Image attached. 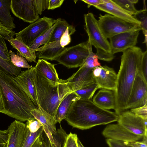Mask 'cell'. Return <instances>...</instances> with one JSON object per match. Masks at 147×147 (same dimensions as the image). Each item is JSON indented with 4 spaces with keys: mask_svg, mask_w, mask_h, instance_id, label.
Segmentation results:
<instances>
[{
    "mask_svg": "<svg viewBox=\"0 0 147 147\" xmlns=\"http://www.w3.org/2000/svg\"><path fill=\"white\" fill-rule=\"evenodd\" d=\"M35 69L34 66L26 70L21 71L18 76H14V78L37 108L38 103L33 80Z\"/></svg>",
    "mask_w": 147,
    "mask_h": 147,
    "instance_id": "14",
    "label": "cell"
},
{
    "mask_svg": "<svg viewBox=\"0 0 147 147\" xmlns=\"http://www.w3.org/2000/svg\"><path fill=\"white\" fill-rule=\"evenodd\" d=\"M42 133L37 137L31 147H42Z\"/></svg>",
    "mask_w": 147,
    "mask_h": 147,
    "instance_id": "50",
    "label": "cell"
},
{
    "mask_svg": "<svg viewBox=\"0 0 147 147\" xmlns=\"http://www.w3.org/2000/svg\"><path fill=\"white\" fill-rule=\"evenodd\" d=\"M106 142L109 147H132L125 144L123 142L107 139Z\"/></svg>",
    "mask_w": 147,
    "mask_h": 147,
    "instance_id": "46",
    "label": "cell"
},
{
    "mask_svg": "<svg viewBox=\"0 0 147 147\" xmlns=\"http://www.w3.org/2000/svg\"><path fill=\"white\" fill-rule=\"evenodd\" d=\"M102 4L95 6L96 8L127 22L140 26V22L112 0H103Z\"/></svg>",
    "mask_w": 147,
    "mask_h": 147,
    "instance_id": "18",
    "label": "cell"
},
{
    "mask_svg": "<svg viewBox=\"0 0 147 147\" xmlns=\"http://www.w3.org/2000/svg\"><path fill=\"white\" fill-rule=\"evenodd\" d=\"M29 131L31 132L35 133L42 126V124L36 119H30L27 121L26 124Z\"/></svg>",
    "mask_w": 147,
    "mask_h": 147,
    "instance_id": "41",
    "label": "cell"
},
{
    "mask_svg": "<svg viewBox=\"0 0 147 147\" xmlns=\"http://www.w3.org/2000/svg\"><path fill=\"white\" fill-rule=\"evenodd\" d=\"M12 47L17 51L19 54L30 62L37 63L36 53L26 45L20 36L7 40Z\"/></svg>",
    "mask_w": 147,
    "mask_h": 147,
    "instance_id": "23",
    "label": "cell"
},
{
    "mask_svg": "<svg viewBox=\"0 0 147 147\" xmlns=\"http://www.w3.org/2000/svg\"><path fill=\"white\" fill-rule=\"evenodd\" d=\"M64 0H49L48 9L53 10L60 7Z\"/></svg>",
    "mask_w": 147,
    "mask_h": 147,
    "instance_id": "47",
    "label": "cell"
},
{
    "mask_svg": "<svg viewBox=\"0 0 147 147\" xmlns=\"http://www.w3.org/2000/svg\"><path fill=\"white\" fill-rule=\"evenodd\" d=\"M139 71L147 80V51L143 52Z\"/></svg>",
    "mask_w": 147,
    "mask_h": 147,
    "instance_id": "42",
    "label": "cell"
},
{
    "mask_svg": "<svg viewBox=\"0 0 147 147\" xmlns=\"http://www.w3.org/2000/svg\"><path fill=\"white\" fill-rule=\"evenodd\" d=\"M117 75L113 69L106 65L100 66L99 71L94 77L99 88L115 90Z\"/></svg>",
    "mask_w": 147,
    "mask_h": 147,
    "instance_id": "17",
    "label": "cell"
},
{
    "mask_svg": "<svg viewBox=\"0 0 147 147\" xmlns=\"http://www.w3.org/2000/svg\"><path fill=\"white\" fill-rule=\"evenodd\" d=\"M10 60L12 63L15 66L19 68H30L32 67L29 65L26 60L20 55L18 52L16 54L11 50L9 51Z\"/></svg>",
    "mask_w": 147,
    "mask_h": 147,
    "instance_id": "32",
    "label": "cell"
},
{
    "mask_svg": "<svg viewBox=\"0 0 147 147\" xmlns=\"http://www.w3.org/2000/svg\"><path fill=\"white\" fill-rule=\"evenodd\" d=\"M11 0H0V23L6 27L12 30L16 28L13 18L10 11Z\"/></svg>",
    "mask_w": 147,
    "mask_h": 147,
    "instance_id": "25",
    "label": "cell"
},
{
    "mask_svg": "<svg viewBox=\"0 0 147 147\" xmlns=\"http://www.w3.org/2000/svg\"><path fill=\"white\" fill-rule=\"evenodd\" d=\"M98 20L99 27L104 36L109 39L117 34L139 29L140 25L131 23L109 14H100Z\"/></svg>",
    "mask_w": 147,
    "mask_h": 147,
    "instance_id": "5",
    "label": "cell"
},
{
    "mask_svg": "<svg viewBox=\"0 0 147 147\" xmlns=\"http://www.w3.org/2000/svg\"><path fill=\"white\" fill-rule=\"evenodd\" d=\"M102 134L107 139L123 142L141 141L144 137L132 133L118 123L108 124Z\"/></svg>",
    "mask_w": 147,
    "mask_h": 147,
    "instance_id": "13",
    "label": "cell"
},
{
    "mask_svg": "<svg viewBox=\"0 0 147 147\" xmlns=\"http://www.w3.org/2000/svg\"><path fill=\"white\" fill-rule=\"evenodd\" d=\"M42 136V147H53L49 138L44 131Z\"/></svg>",
    "mask_w": 147,
    "mask_h": 147,
    "instance_id": "49",
    "label": "cell"
},
{
    "mask_svg": "<svg viewBox=\"0 0 147 147\" xmlns=\"http://www.w3.org/2000/svg\"><path fill=\"white\" fill-rule=\"evenodd\" d=\"M139 69L127 102L126 110L141 107L147 104V81Z\"/></svg>",
    "mask_w": 147,
    "mask_h": 147,
    "instance_id": "9",
    "label": "cell"
},
{
    "mask_svg": "<svg viewBox=\"0 0 147 147\" xmlns=\"http://www.w3.org/2000/svg\"><path fill=\"white\" fill-rule=\"evenodd\" d=\"M9 137L7 147H21L29 130L25 124L15 120L9 125Z\"/></svg>",
    "mask_w": 147,
    "mask_h": 147,
    "instance_id": "16",
    "label": "cell"
},
{
    "mask_svg": "<svg viewBox=\"0 0 147 147\" xmlns=\"http://www.w3.org/2000/svg\"><path fill=\"white\" fill-rule=\"evenodd\" d=\"M0 90L4 106L3 113L22 122L35 119L31 112L36 106L14 77L1 70Z\"/></svg>",
    "mask_w": 147,
    "mask_h": 147,
    "instance_id": "1",
    "label": "cell"
},
{
    "mask_svg": "<svg viewBox=\"0 0 147 147\" xmlns=\"http://www.w3.org/2000/svg\"><path fill=\"white\" fill-rule=\"evenodd\" d=\"M82 1L88 4V7H90L91 6L94 7L102 4L103 3V0H82Z\"/></svg>",
    "mask_w": 147,
    "mask_h": 147,
    "instance_id": "48",
    "label": "cell"
},
{
    "mask_svg": "<svg viewBox=\"0 0 147 147\" xmlns=\"http://www.w3.org/2000/svg\"><path fill=\"white\" fill-rule=\"evenodd\" d=\"M10 9L15 16L26 22L32 23L40 18L34 0H11Z\"/></svg>",
    "mask_w": 147,
    "mask_h": 147,
    "instance_id": "10",
    "label": "cell"
},
{
    "mask_svg": "<svg viewBox=\"0 0 147 147\" xmlns=\"http://www.w3.org/2000/svg\"><path fill=\"white\" fill-rule=\"evenodd\" d=\"M0 70L13 76H18L21 71V68L14 66L11 61L5 60L0 57Z\"/></svg>",
    "mask_w": 147,
    "mask_h": 147,
    "instance_id": "30",
    "label": "cell"
},
{
    "mask_svg": "<svg viewBox=\"0 0 147 147\" xmlns=\"http://www.w3.org/2000/svg\"><path fill=\"white\" fill-rule=\"evenodd\" d=\"M76 30L75 27L73 25L67 28L59 40L60 45L62 47H65L70 43L71 40L70 36L74 34Z\"/></svg>",
    "mask_w": 147,
    "mask_h": 147,
    "instance_id": "34",
    "label": "cell"
},
{
    "mask_svg": "<svg viewBox=\"0 0 147 147\" xmlns=\"http://www.w3.org/2000/svg\"><path fill=\"white\" fill-rule=\"evenodd\" d=\"M0 57L5 60L11 61L9 51L5 40L0 37Z\"/></svg>",
    "mask_w": 147,
    "mask_h": 147,
    "instance_id": "38",
    "label": "cell"
},
{
    "mask_svg": "<svg viewBox=\"0 0 147 147\" xmlns=\"http://www.w3.org/2000/svg\"><path fill=\"white\" fill-rule=\"evenodd\" d=\"M92 101L102 109L115 110L116 106L115 90L101 88L94 96Z\"/></svg>",
    "mask_w": 147,
    "mask_h": 147,
    "instance_id": "19",
    "label": "cell"
},
{
    "mask_svg": "<svg viewBox=\"0 0 147 147\" xmlns=\"http://www.w3.org/2000/svg\"><path fill=\"white\" fill-rule=\"evenodd\" d=\"M99 88L95 82L86 87L75 92L80 99L92 100L96 91Z\"/></svg>",
    "mask_w": 147,
    "mask_h": 147,
    "instance_id": "29",
    "label": "cell"
},
{
    "mask_svg": "<svg viewBox=\"0 0 147 147\" xmlns=\"http://www.w3.org/2000/svg\"><path fill=\"white\" fill-rule=\"evenodd\" d=\"M119 116L118 124L135 134L147 137V120L129 111L122 112Z\"/></svg>",
    "mask_w": 147,
    "mask_h": 147,
    "instance_id": "11",
    "label": "cell"
},
{
    "mask_svg": "<svg viewBox=\"0 0 147 147\" xmlns=\"http://www.w3.org/2000/svg\"><path fill=\"white\" fill-rule=\"evenodd\" d=\"M36 69L54 85L59 82V78L55 65L47 60L39 59L35 66Z\"/></svg>",
    "mask_w": 147,
    "mask_h": 147,
    "instance_id": "22",
    "label": "cell"
},
{
    "mask_svg": "<svg viewBox=\"0 0 147 147\" xmlns=\"http://www.w3.org/2000/svg\"><path fill=\"white\" fill-rule=\"evenodd\" d=\"M60 45V41L50 42L37 49L36 57L53 61L66 49Z\"/></svg>",
    "mask_w": 147,
    "mask_h": 147,
    "instance_id": "20",
    "label": "cell"
},
{
    "mask_svg": "<svg viewBox=\"0 0 147 147\" xmlns=\"http://www.w3.org/2000/svg\"><path fill=\"white\" fill-rule=\"evenodd\" d=\"M93 68L83 64L78 71L67 79L74 92L90 85L95 82L93 74Z\"/></svg>",
    "mask_w": 147,
    "mask_h": 147,
    "instance_id": "15",
    "label": "cell"
},
{
    "mask_svg": "<svg viewBox=\"0 0 147 147\" xmlns=\"http://www.w3.org/2000/svg\"><path fill=\"white\" fill-rule=\"evenodd\" d=\"M140 30L138 29L122 33L110 38L111 53L114 55L136 46Z\"/></svg>",
    "mask_w": 147,
    "mask_h": 147,
    "instance_id": "12",
    "label": "cell"
},
{
    "mask_svg": "<svg viewBox=\"0 0 147 147\" xmlns=\"http://www.w3.org/2000/svg\"><path fill=\"white\" fill-rule=\"evenodd\" d=\"M121 63L117 74L115 90L116 106L115 112L118 115L126 111L127 102L138 72L140 68L143 52L135 46L123 52Z\"/></svg>",
    "mask_w": 147,
    "mask_h": 147,
    "instance_id": "2",
    "label": "cell"
},
{
    "mask_svg": "<svg viewBox=\"0 0 147 147\" xmlns=\"http://www.w3.org/2000/svg\"><path fill=\"white\" fill-rule=\"evenodd\" d=\"M88 42L80 43L65 49L54 59L68 68L80 67L89 55Z\"/></svg>",
    "mask_w": 147,
    "mask_h": 147,
    "instance_id": "6",
    "label": "cell"
},
{
    "mask_svg": "<svg viewBox=\"0 0 147 147\" xmlns=\"http://www.w3.org/2000/svg\"><path fill=\"white\" fill-rule=\"evenodd\" d=\"M147 104L141 107L131 109L130 111L136 115L147 120Z\"/></svg>",
    "mask_w": 147,
    "mask_h": 147,
    "instance_id": "43",
    "label": "cell"
},
{
    "mask_svg": "<svg viewBox=\"0 0 147 147\" xmlns=\"http://www.w3.org/2000/svg\"><path fill=\"white\" fill-rule=\"evenodd\" d=\"M96 49V52L95 53L96 58L98 59L107 61H110L113 60L114 57V55L108 53L99 49Z\"/></svg>",
    "mask_w": 147,
    "mask_h": 147,
    "instance_id": "36",
    "label": "cell"
},
{
    "mask_svg": "<svg viewBox=\"0 0 147 147\" xmlns=\"http://www.w3.org/2000/svg\"><path fill=\"white\" fill-rule=\"evenodd\" d=\"M80 98L75 92L66 96L61 101L58 107L54 118L56 123L61 125V122L65 119L67 114L72 104Z\"/></svg>",
    "mask_w": 147,
    "mask_h": 147,
    "instance_id": "24",
    "label": "cell"
},
{
    "mask_svg": "<svg viewBox=\"0 0 147 147\" xmlns=\"http://www.w3.org/2000/svg\"><path fill=\"white\" fill-rule=\"evenodd\" d=\"M77 141L78 147H84L78 138Z\"/></svg>",
    "mask_w": 147,
    "mask_h": 147,
    "instance_id": "52",
    "label": "cell"
},
{
    "mask_svg": "<svg viewBox=\"0 0 147 147\" xmlns=\"http://www.w3.org/2000/svg\"><path fill=\"white\" fill-rule=\"evenodd\" d=\"M78 138L76 134L70 132L68 134L64 147H78Z\"/></svg>",
    "mask_w": 147,
    "mask_h": 147,
    "instance_id": "40",
    "label": "cell"
},
{
    "mask_svg": "<svg viewBox=\"0 0 147 147\" xmlns=\"http://www.w3.org/2000/svg\"><path fill=\"white\" fill-rule=\"evenodd\" d=\"M4 106L3 99L0 90V113H3L4 111Z\"/></svg>",
    "mask_w": 147,
    "mask_h": 147,
    "instance_id": "51",
    "label": "cell"
},
{
    "mask_svg": "<svg viewBox=\"0 0 147 147\" xmlns=\"http://www.w3.org/2000/svg\"><path fill=\"white\" fill-rule=\"evenodd\" d=\"M43 131L42 126L37 131L32 133L29 131L23 144L21 147H31L35 140Z\"/></svg>",
    "mask_w": 147,
    "mask_h": 147,
    "instance_id": "35",
    "label": "cell"
},
{
    "mask_svg": "<svg viewBox=\"0 0 147 147\" xmlns=\"http://www.w3.org/2000/svg\"><path fill=\"white\" fill-rule=\"evenodd\" d=\"M58 23L57 19L56 22L50 28L38 37L29 47L34 51L42 45H45L49 42L53 32Z\"/></svg>",
    "mask_w": 147,
    "mask_h": 147,
    "instance_id": "27",
    "label": "cell"
},
{
    "mask_svg": "<svg viewBox=\"0 0 147 147\" xmlns=\"http://www.w3.org/2000/svg\"><path fill=\"white\" fill-rule=\"evenodd\" d=\"M15 31L3 26L0 23V37L4 40H7L12 38L15 35Z\"/></svg>",
    "mask_w": 147,
    "mask_h": 147,
    "instance_id": "37",
    "label": "cell"
},
{
    "mask_svg": "<svg viewBox=\"0 0 147 147\" xmlns=\"http://www.w3.org/2000/svg\"><path fill=\"white\" fill-rule=\"evenodd\" d=\"M31 113L34 118L42 125L43 128L49 131L53 135L57 132L56 121L54 117L44 110L39 105L32 110Z\"/></svg>",
    "mask_w": 147,
    "mask_h": 147,
    "instance_id": "21",
    "label": "cell"
},
{
    "mask_svg": "<svg viewBox=\"0 0 147 147\" xmlns=\"http://www.w3.org/2000/svg\"><path fill=\"white\" fill-rule=\"evenodd\" d=\"M33 80L38 105L54 117L61 101L74 92L71 85L67 79H62L54 85L36 68Z\"/></svg>",
    "mask_w": 147,
    "mask_h": 147,
    "instance_id": "4",
    "label": "cell"
},
{
    "mask_svg": "<svg viewBox=\"0 0 147 147\" xmlns=\"http://www.w3.org/2000/svg\"><path fill=\"white\" fill-rule=\"evenodd\" d=\"M123 142L125 144L132 147H147V137H144L141 141Z\"/></svg>",
    "mask_w": 147,
    "mask_h": 147,
    "instance_id": "45",
    "label": "cell"
},
{
    "mask_svg": "<svg viewBox=\"0 0 147 147\" xmlns=\"http://www.w3.org/2000/svg\"><path fill=\"white\" fill-rule=\"evenodd\" d=\"M57 129L55 135H53L49 131L43 128L44 132L49 138L53 147H64L68 135L61 125Z\"/></svg>",
    "mask_w": 147,
    "mask_h": 147,
    "instance_id": "26",
    "label": "cell"
},
{
    "mask_svg": "<svg viewBox=\"0 0 147 147\" xmlns=\"http://www.w3.org/2000/svg\"><path fill=\"white\" fill-rule=\"evenodd\" d=\"M85 29L88 36V41L91 45L111 53L109 42L103 35L98 24V20L91 12L84 15Z\"/></svg>",
    "mask_w": 147,
    "mask_h": 147,
    "instance_id": "7",
    "label": "cell"
},
{
    "mask_svg": "<svg viewBox=\"0 0 147 147\" xmlns=\"http://www.w3.org/2000/svg\"><path fill=\"white\" fill-rule=\"evenodd\" d=\"M115 112L102 109L90 100L79 99L71 105L65 120L73 128L81 130L117 121Z\"/></svg>",
    "mask_w": 147,
    "mask_h": 147,
    "instance_id": "3",
    "label": "cell"
},
{
    "mask_svg": "<svg viewBox=\"0 0 147 147\" xmlns=\"http://www.w3.org/2000/svg\"><path fill=\"white\" fill-rule=\"evenodd\" d=\"M56 21L57 19L44 16L31 23L20 32L16 33V37H21L24 42L29 47L38 37L51 28Z\"/></svg>",
    "mask_w": 147,
    "mask_h": 147,
    "instance_id": "8",
    "label": "cell"
},
{
    "mask_svg": "<svg viewBox=\"0 0 147 147\" xmlns=\"http://www.w3.org/2000/svg\"><path fill=\"white\" fill-rule=\"evenodd\" d=\"M57 21V24L53 32L49 42L60 40L67 28L71 26L66 20L61 18H58Z\"/></svg>",
    "mask_w": 147,
    "mask_h": 147,
    "instance_id": "28",
    "label": "cell"
},
{
    "mask_svg": "<svg viewBox=\"0 0 147 147\" xmlns=\"http://www.w3.org/2000/svg\"><path fill=\"white\" fill-rule=\"evenodd\" d=\"M49 0H34L35 8L38 15H41L45 10L48 9Z\"/></svg>",
    "mask_w": 147,
    "mask_h": 147,
    "instance_id": "39",
    "label": "cell"
},
{
    "mask_svg": "<svg viewBox=\"0 0 147 147\" xmlns=\"http://www.w3.org/2000/svg\"><path fill=\"white\" fill-rule=\"evenodd\" d=\"M133 17L140 22V26L145 37L147 36V10H138Z\"/></svg>",
    "mask_w": 147,
    "mask_h": 147,
    "instance_id": "33",
    "label": "cell"
},
{
    "mask_svg": "<svg viewBox=\"0 0 147 147\" xmlns=\"http://www.w3.org/2000/svg\"><path fill=\"white\" fill-rule=\"evenodd\" d=\"M9 137L8 129L0 130V147H7Z\"/></svg>",
    "mask_w": 147,
    "mask_h": 147,
    "instance_id": "44",
    "label": "cell"
},
{
    "mask_svg": "<svg viewBox=\"0 0 147 147\" xmlns=\"http://www.w3.org/2000/svg\"><path fill=\"white\" fill-rule=\"evenodd\" d=\"M129 14L134 16L138 11L134 4L138 2V0H112Z\"/></svg>",
    "mask_w": 147,
    "mask_h": 147,
    "instance_id": "31",
    "label": "cell"
}]
</instances>
